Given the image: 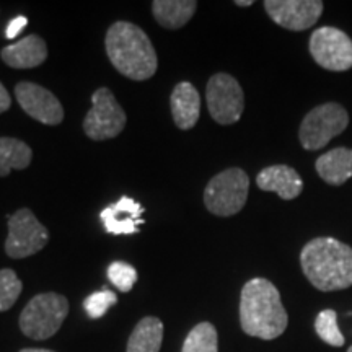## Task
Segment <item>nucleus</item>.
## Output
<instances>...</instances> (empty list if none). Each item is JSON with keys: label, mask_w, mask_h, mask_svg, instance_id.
Returning <instances> with one entry per match:
<instances>
[{"label": "nucleus", "mask_w": 352, "mask_h": 352, "mask_svg": "<svg viewBox=\"0 0 352 352\" xmlns=\"http://www.w3.org/2000/svg\"><path fill=\"white\" fill-rule=\"evenodd\" d=\"M162 341L164 323L157 316H145L135 324L127 341V352H160Z\"/></svg>", "instance_id": "6ab92c4d"}, {"label": "nucleus", "mask_w": 352, "mask_h": 352, "mask_svg": "<svg viewBox=\"0 0 352 352\" xmlns=\"http://www.w3.org/2000/svg\"><path fill=\"white\" fill-rule=\"evenodd\" d=\"M316 173L324 183L341 186L352 178V148L336 147L323 153L315 164Z\"/></svg>", "instance_id": "f3484780"}, {"label": "nucleus", "mask_w": 352, "mask_h": 352, "mask_svg": "<svg viewBox=\"0 0 352 352\" xmlns=\"http://www.w3.org/2000/svg\"><path fill=\"white\" fill-rule=\"evenodd\" d=\"M32 158V148L23 140L0 138V176H8L12 170L28 168Z\"/></svg>", "instance_id": "aec40b11"}, {"label": "nucleus", "mask_w": 352, "mask_h": 352, "mask_svg": "<svg viewBox=\"0 0 352 352\" xmlns=\"http://www.w3.org/2000/svg\"><path fill=\"white\" fill-rule=\"evenodd\" d=\"M182 352H219L217 329L212 323L196 324L184 340Z\"/></svg>", "instance_id": "412c9836"}, {"label": "nucleus", "mask_w": 352, "mask_h": 352, "mask_svg": "<svg viewBox=\"0 0 352 352\" xmlns=\"http://www.w3.org/2000/svg\"><path fill=\"white\" fill-rule=\"evenodd\" d=\"M50 240V232L30 209H20L8 217L6 253L12 259L28 258L41 252Z\"/></svg>", "instance_id": "6e6552de"}, {"label": "nucleus", "mask_w": 352, "mask_h": 352, "mask_svg": "<svg viewBox=\"0 0 352 352\" xmlns=\"http://www.w3.org/2000/svg\"><path fill=\"white\" fill-rule=\"evenodd\" d=\"M127 121L126 111L113 91L101 87L91 95V109L83 121V131L91 140H107L120 135Z\"/></svg>", "instance_id": "0eeeda50"}, {"label": "nucleus", "mask_w": 352, "mask_h": 352, "mask_svg": "<svg viewBox=\"0 0 352 352\" xmlns=\"http://www.w3.org/2000/svg\"><path fill=\"white\" fill-rule=\"evenodd\" d=\"M197 8L195 0H155L152 12L158 25L168 30L182 28L191 20Z\"/></svg>", "instance_id": "a211bd4d"}, {"label": "nucleus", "mask_w": 352, "mask_h": 352, "mask_svg": "<svg viewBox=\"0 0 352 352\" xmlns=\"http://www.w3.org/2000/svg\"><path fill=\"white\" fill-rule=\"evenodd\" d=\"M20 352H54V351H50V349H21Z\"/></svg>", "instance_id": "c85d7f7f"}, {"label": "nucleus", "mask_w": 352, "mask_h": 352, "mask_svg": "<svg viewBox=\"0 0 352 352\" xmlns=\"http://www.w3.org/2000/svg\"><path fill=\"white\" fill-rule=\"evenodd\" d=\"M15 96L21 109L33 120L47 126H56L63 122V104L47 88L32 82H20L15 87Z\"/></svg>", "instance_id": "f8f14e48"}, {"label": "nucleus", "mask_w": 352, "mask_h": 352, "mask_svg": "<svg viewBox=\"0 0 352 352\" xmlns=\"http://www.w3.org/2000/svg\"><path fill=\"white\" fill-rule=\"evenodd\" d=\"M206 100L210 116L222 126L235 124L245 109V95L239 80L228 74H215L209 78Z\"/></svg>", "instance_id": "1a4fd4ad"}, {"label": "nucleus", "mask_w": 352, "mask_h": 352, "mask_svg": "<svg viewBox=\"0 0 352 352\" xmlns=\"http://www.w3.org/2000/svg\"><path fill=\"white\" fill-rule=\"evenodd\" d=\"M26 23H28V20L25 19V16H16V19H13L10 21V25L7 26V32H6V36L8 39H13L19 36V33H21V30L25 28Z\"/></svg>", "instance_id": "a878e982"}, {"label": "nucleus", "mask_w": 352, "mask_h": 352, "mask_svg": "<svg viewBox=\"0 0 352 352\" xmlns=\"http://www.w3.org/2000/svg\"><path fill=\"white\" fill-rule=\"evenodd\" d=\"M240 324L248 336L271 341L279 338L289 324L287 311L279 290L271 280L256 277L241 289Z\"/></svg>", "instance_id": "f257e3e1"}, {"label": "nucleus", "mask_w": 352, "mask_h": 352, "mask_svg": "<svg viewBox=\"0 0 352 352\" xmlns=\"http://www.w3.org/2000/svg\"><path fill=\"white\" fill-rule=\"evenodd\" d=\"M108 279L121 292H129L138 280V271L124 261H114L108 267Z\"/></svg>", "instance_id": "b1692460"}, {"label": "nucleus", "mask_w": 352, "mask_h": 352, "mask_svg": "<svg viewBox=\"0 0 352 352\" xmlns=\"http://www.w3.org/2000/svg\"><path fill=\"white\" fill-rule=\"evenodd\" d=\"M347 352H352V346L349 347V349H347Z\"/></svg>", "instance_id": "c756f323"}, {"label": "nucleus", "mask_w": 352, "mask_h": 352, "mask_svg": "<svg viewBox=\"0 0 352 352\" xmlns=\"http://www.w3.org/2000/svg\"><path fill=\"white\" fill-rule=\"evenodd\" d=\"M23 284L12 270L0 271V311H7L19 300Z\"/></svg>", "instance_id": "5701e85b"}, {"label": "nucleus", "mask_w": 352, "mask_h": 352, "mask_svg": "<svg viewBox=\"0 0 352 352\" xmlns=\"http://www.w3.org/2000/svg\"><path fill=\"white\" fill-rule=\"evenodd\" d=\"M250 178L241 168H227L215 175L204 189V204L210 214L230 217L245 208Z\"/></svg>", "instance_id": "39448f33"}, {"label": "nucleus", "mask_w": 352, "mask_h": 352, "mask_svg": "<svg viewBox=\"0 0 352 352\" xmlns=\"http://www.w3.org/2000/svg\"><path fill=\"white\" fill-rule=\"evenodd\" d=\"M69 315V300L59 294H38L26 303L20 315V329L34 341L54 336Z\"/></svg>", "instance_id": "20e7f679"}, {"label": "nucleus", "mask_w": 352, "mask_h": 352, "mask_svg": "<svg viewBox=\"0 0 352 352\" xmlns=\"http://www.w3.org/2000/svg\"><path fill=\"white\" fill-rule=\"evenodd\" d=\"M316 334L323 340L327 344L333 347L344 346V336H342L340 327H338V315L334 310H323L320 311L315 320Z\"/></svg>", "instance_id": "4be33fe9"}, {"label": "nucleus", "mask_w": 352, "mask_h": 352, "mask_svg": "<svg viewBox=\"0 0 352 352\" xmlns=\"http://www.w3.org/2000/svg\"><path fill=\"white\" fill-rule=\"evenodd\" d=\"M308 50L320 67L331 72H346L352 67V39L333 26L315 30Z\"/></svg>", "instance_id": "9d476101"}, {"label": "nucleus", "mask_w": 352, "mask_h": 352, "mask_svg": "<svg viewBox=\"0 0 352 352\" xmlns=\"http://www.w3.org/2000/svg\"><path fill=\"white\" fill-rule=\"evenodd\" d=\"M144 208L138 201L122 196L120 201L108 206L101 210L100 219L103 222L104 230L111 235H134L139 232V226H142Z\"/></svg>", "instance_id": "ddd939ff"}, {"label": "nucleus", "mask_w": 352, "mask_h": 352, "mask_svg": "<svg viewBox=\"0 0 352 352\" xmlns=\"http://www.w3.org/2000/svg\"><path fill=\"white\" fill-rule=\"evenodd\" d=\"M271 20L290 32L311 28L323 13L321 0H266L264 2Z\"/></svg>", "instance_id": "9b49d317"}, {"label": "nucleus", "mask_w": 352, "mask_h": 352, "mask_svg": "<svg viewBox=\"0 0 352 352\" xmlns=\"http://www.w3.org/2000/svg\"><path fill=\"white\" fill-rule=\"evenodd\" d=\"M170 107L178 129H192L201 116L199 91L189 82H179L171 91Z\"/></svg>", "instance_id": "2eb2a0df"}, {"label": "nucleus", "mask_w": 352, "mask_h": 352, "mask_svg": "<svg viewBox=\"0 0 352 352\" xmlns=\"http://www.w3.org/2000/svg\"><path fill=\"white\" fill-rule=\"evenodd\" d=\"M349 124V114L340 103H324L303 118L298 139L305 151H320Z\"/></svg>", "instance_id": "423d86ee"}, {"label": "nucleus", "mask_w": 352, "mask_h": 352, "mask_svg": "<svg viewBox=\"0 0 352 352\" xmlns=\"http://www.w3.org/2000/svg\"><path fill=\"white\" fill-rule=\"evenodd\" d=\"M303 274L321 292L344 290L352 285V248L340 240L320 236L302 248Z\"/></svg>", "instance_id": "f03ea898"}, {"label": "nucleus", "mask_w": 352, "mask_h": 352, "mask_svg": "<svg viewBox=\"0 0 352 352\" xmlns=\"http://www.w3.org/2000/svg\"><path fill=\"white\" fill-rule=\"evenodd\" d=\"M107 54L111 64L131 80H147L157 72V52L147 33L129 21H116L109 26Z\"/></svg>", "instance_id": "7ed1b4c3"}, {"label": "nucleus", "mask_w": 352, "mask_h": 352, "mask_svg": "<svg viewBox=\"0 0 352 352\" xmlns=\"http://www.w3.org/2000/svg\"><path fill=\"white\" fill-rule=\"evenodd\" d=\"M118 302L116 294L109 292V290H101V292L91 294L90 297L85 298L83 307H85L87 315L91 320H98L109 310V307H113Z\"/></svg>", "instance_id": "393cba45"}, {"label": "nucleus", "mask_w": 352, "mask_h": 352, "mask_svg": "<svg viewBox=\"0 0 352 352\" xmlns=\"http://www.w3.org/2000/svg\"><path fill=\"white\" fill-rule=\"evenodd\" d=\"M256 184L263 191L276 192L284 201L296 199L303 191L300 175L289 165H272L261 170L256 176Z\"/></svg>", "instance_id": "4468645a"}, {"label": "nucleus", "mask_w": 352, "mask_h": 352, "mask_svg": "<svg viewBox=\"0 0 352 352\" xmlns=\"http://www.w3.org/2000/svg\"><path fill=\"white\" fill-rule=\"evenodd\" d=\"M235 6H239V7H252L253 6V0H236Z\"/></svg>", "instance_id": "cd10ccee"}, {"label": "nucleus", "mask_w": 352, "mask_h": 352, "mask_svg": "<svg viewBox=\"0 0 352 352\" xmlns=\"http://www.w3.org/2000/svg\"><path fill=\"white\" fill-rule=\"evenodd\" d=\"M12 104V98L10 95H8V91L6 90V87L0 83V114H2L3 111H7L8 108H10Z\"/></svg>", "instance_id": "bb28decb"}, {"label": "nucleus", "mask_w": 352, "mask_h": 352, "mask_svg": "<svg viewBox=\"0 0 352 352\" xmlns=\"http://www.w3.org/2000/svg\"><path fill=\"white\" fill-rule=\"evenodd\" d=\"M2 59L8 67L13 69L38 67L47 59V46L43 38L30 34L21 38L19 43L3 47Z\"/></svg>", "instance_id": "dca6fc26"}]
</instances>
